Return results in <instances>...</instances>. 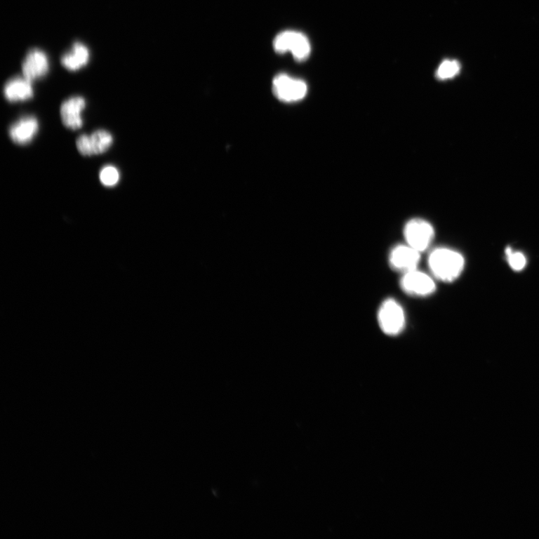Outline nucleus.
<instances>
[{
	"instance_id": "39448f33",
	"label": "nucleus",
	"mask_w": 539,
	"mask_h": 539,
	"mask_svg": "<svg viewBox=\"0 0 539 539\" xmlns=\"http://www.w3.org/2000/svg\"><path fill=\"white\" fill-rule=\"evenodd\" d=\"M274 48L279 53H291L298 61L306 60L311 51L307 36L295 31H285L279 34L274 41Z\"/></svg>"
},
{
	"instance_id": "6e6552de",
	"label": "nucleus",
	"mask_w": 539,
	"mask_h": 539,
	"mask_svg": "<svg viewBox=\"0 0 539 539\" xmlns=\"http://www.w3.org/2000/svg\"><path fill=\"white\" fill-rule=\"evenodd\" d=\"M114 143L112 134L105 130H98L91 135L83 134L76 140V147L84 156L104 154Z\"/></svg>"
},
{
	"instance_id": "423d86ee",
	"label": "nucleus",
	"mask_w": 539,
	"mask_h": 539,
	"mask_svg": "<svg viewBox=\"0 0 539 539\" xmlns=\"http://www.w3.org/2000/svg\"><path fill=\"white\" fill-rule=\"evenodd\" d=\"M420 262L421 253L407 244L393 247L388 257L390 268L401 275L419 269Z\"/></svg>"
},
{
	"instance_id": "dca6fc26",
	"label": "nucleus",
	"mask_w": 539,
	"mask_h": 539,
	"mask_svg": "<svg viewBox=\"0 0 539 539\" xmlns=\"http://www.w3.org/2000/svg\"><path fill=\"white\" fill-rule=\"evenodd\" d=\"M505 253H507L508 256V261L510 267L514 270V271H521V270L525 267L526 260L524 254L519 252L513 253L511 248H508L505 251Z\"/></svg>"
},
{
	"instance_id": "1a4fd4ad",
	"label": "nucleus",
	"mask_w": 539,
	"mask_h": 539,
	"mask_svg": "<svg viewBox=\"0 0 539 539\" xmlns=\"http://www.w3.org/2000/svg\"><path fill=\"white\" fill-rule=\"evenodd\" d=\"M86 108V100L83 97L75 96L64 101L60 108L63 125L69 129H81L84 125L82 112Z\"/></svg>"
},
{
	"instance_id": "f03ea898",
	"label": "nucleus",
	"mask_w": 539,
	"mask_h": 539,
	"mask_svg": "<svg viewBox=\"0 0 539 539\" xmlns=\"http://www.w3.org/2000/svg\"><path fill=\"white\" fill-rule=\"evenodd\" d=\"M377 319L380 331L388 336H397L406 328V311L394 298H389L381 302Z\"/></svg>"
},
{
	"instance_id": "2eb2a0df",
	"label": "nucleus",
	"mask_w": 539,
	"mask_h": 539,
	"mask_svg": "<svg viewBox=\"0 0 539 539\" xmlns=\"http://www.w3.org/2000/svg\"><path fill=\"white\" fill-rule=\"evenodd\" d=\"M460 65L455 60H446L442 62L437 72V76L441 80L455 76L460 72Z\"/></svg>"
},
{
	"instance_id": "7ed1b4c3",
	"label": "nucleus",
	"mask_w": 539,
	"mask_h": 539,
	"mask_svg": "<svg viewBox=\"0 0 539 539\" xmlns=\"http://www.w3.org/2000/svg\"><path fill=\"white\" fill-rule=\"evenodd\" d=\"M434 235L432 225L422 219L411 220L404 227V237L406 244L421 253L430 248Z\"/></svg>"
},
{
	"instance_id": "4468645a",
	"label": "nucleus",
	"mask_w": 539,
	"mask_h": 539,
	"mask_svg": "<svg viewBox=\"0 0 539 539\" xmlns=\"http://www.w3.org/2000/svg\"><path fill=\"white\" fill-rule=\"evenodd\" d=\"M101 184L105 187H115L120 180V173L118 168L112 165H107L101 168L99 173Z\"/></svg>"
},
{
	"instance_id": "9b49d317",
	"label": "nucleus",
	"mask_w": 539,
	"mask_h": 539,
	"mask_svg": "<svg viewBox=\"0 0 539 539\" xmlns=\"http://www.w3.org/2000/svg\"><path fill=\"white\" fill-rule=\"evenodd\" d=\"M48 56L39 49L30 51L22 66V74L31 82L43 77L48 73Z\"/></svg>"
},
{
	"instance_id": "0eeeda50",
	"label": "nucleus",
	"mask_w": 539,
	"mask_h": 539,
	"mask_svg": "<svg viewBox=\"0 0 539 539\" xmlns=\"http://www.w3.org/2000/svg\"><path fill=\"white\" fill-rule=\"evenodd\" d=\"M274 95L284 102H296L305 98L307 86L305 81L285 74L277 75L272 85Z\"/></svg>"
},
{
	"instance_id": "ddd939ff",
	"label": "nucleus",
	"mask_w": 539,
	"mask_h": 539,
	"mask_svg": "<svg viewBox=\"0 0 539 539\" xmlns=\"http://www.w3.org/2000/svg\"><path fill=\"white\" fill-rule=\"evenodd\" d=\"M89 60V51L84 44L76 43L72 51L62 58V64L67 69L77 71L86 65Z\"/></svg>"
},
{
	"instance_id": "9d476101",
	"label": "nucleus",
	"mask_w": 539,
	"mask_h": 539,
	"mask_svg": "<svg viewBox=\"0 0 539 539\" xmlns=\"http://www.w3.org/2000/svg\"><path fill=\"white\" fill-rule=\"evenodd\" d=\"M39 124L36 117H22L11 126L8 133L11 140L20 145L30 143L39 132Z\"/></svg>"
},
{
	"instance_id": "20e7f679",
	"label": "nucleus",
	"mask_w": 539,
	"mask_h": 539,
	"mask_svg": "<svg viewBox=\"0 0 539 539\" xmlns=\"http://www.w3.org/2000/svg\"><path fill=\"white\" fill-rule=\"evenodd\" d=\"M399 284L404 293L417 298L430 297L437 289L434 278L419 269L402 274Z\"/></svg>"
},
{
	"instance_id": "f8f14e48",
	"label": "nucleus",
	"mask_w": 539,
	"mask_h": 539,
	"mask_svg": "<svg viewBox=\"0 0 539 539\" xmlns=\"http://www.w3.org/2000/svg\"><path fill=\"white\" fill-rule=\"evenodd\" d=\"M4 95L9 102L26 101L33 97L32 82L25 76L11 79L4 87Z\"/></svg>"
},
{
	"instance_id": "f257e3e1",
	"label": "nucleus",
	"mask_w": 539,
	"mask_h": 539,
	"mask_svg": "<svg viewBox=\"0 0 539 539\" xmlns=\"http://www.w3.org/2000/svg\"><path fill=\"white\" fill-rule=\"evenodd\" d=\"M428 265L434 279L444 283H452L462 274L465 258L455 251L439 247L430 253Z\"/></svg>"
}]
</instances>
